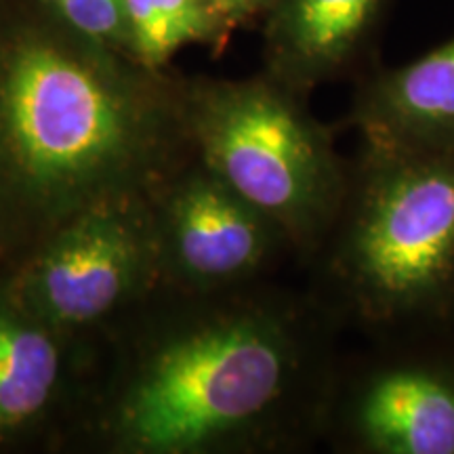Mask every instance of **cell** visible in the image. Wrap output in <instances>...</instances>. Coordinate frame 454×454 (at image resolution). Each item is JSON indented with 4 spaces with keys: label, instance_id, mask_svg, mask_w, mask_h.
I'll return each mask as SVG.
<instances>
[{
    "label": "cell",
    "instance_id": "1",
    "mask_svg": "<svg viewBox=\"0 0 454 454\" xmlns=\"http://www.w3.org/2000/svg\"><path fill=\"white\" fill-rule=\"evenodd\" d=\"M337 326L316 297H238L194 309L139 362L118 404V438L144 454L322 438L339 371Z\"/></svg>",
    "mask_w": 454,
    "mask_h": 454
},
{
    "label": "cell",
    "instance_id": "2",
    "mask_svg": "<svg viewBox=\"0 0 454 454\" xmlns=\"http://www.w3.org/2000/svg\"><path fill=\"white\" fill-rule=\"evenodd\" d=\"M185 154L184 93L133 87L43 34L0 44V211L55 231L164 184Z\"/></svg>",
    "mask_w": 454,
    "mask_h": 454
},
{
    "label": "cell",
    "instance_id": "3",
    "mask_svg": "<svg viewBox=\"0 0 454 454\" xmlns=\"http://www.w3.org/2000/svg\"><path fill=\"white\" fill-rule=\"evenodd\" d=\"M314 297L381 339L454 320V154L362 139L325 240Z\"/></svg>",
    "mask_w": 454,
    "mask_h": 454
},
{
    "label": "cell",
    "instance_id": "4",
    "mask_svg": "<svg viewBox=\"0 0 454 454\" xmlns=\"http://www.w3.org/2000/svg\"><path fill=\"white\" fill-rule=\"evenodd\" d=\"M192 154L311 259L339 211L348 164L305 95L265 76L184 93Z\"/></svg>",
    "mask_w": 454,
    "mask_h": 454
},
{
    "label": "cell",
    "instance_id": "5",
    "mask_svg": "<svg viewBox=\"0 0 454 454\" xmlns=\"http://www.w3.org/2000/svg\"><path fill=\"white\" fill-rule=\"evenodd\" d=\"M340 366L325 435L356 454H454V351L394 337Z\"/></svg>",
    "mask_w": 454,
    "mask_h": 454
},
{
    "label": "cell",
    "instance_id": "6",
    "mask_svg": "<svg viewBox=\"0 0 454 454\" xmlns=\"http://www.w3.org/2000/svg\"><path fill=\"white\" fill-rule=\"evenodd\" d=\"M158 268L154 215L139 198L110 200L57 227L15 297L53 331L76 328L116 309Z\"/></svg>",
    "mask_w": 454,
    "mask_h": 454
},
{
    "label": "cell",
    "instance_id": "7",
    "mask_svg": "<svg viewBox=\"0 0 454 454\" xmlns=\"http://www.w3.org/2000/svg\"><path fill=\"white\" fill-rule=\"evenodd\" d=\"M154 217L160 268L196 294L234 291L291 248L263 213L198 160L164 181Z\"/></svg>",
    "mask_w": 454,
    "mask_h": 454
},
{
    "label": "cell",
    "instance_id": "8",
    "mask_svg": "<svg viewBox=\"0 0 454 454\" xmlns=\"http://www.w3.org/2000/svg\"><path fill=\"white\" fill-rule=\"evenodd\" d=\"M389 0H274L265 13L270 76L308 95L364 59Z\"/></svg>",
    "mask_w": 454,
    "mask_h": 454
},
{
    "label": "cell",
    "instance_id": "9",
    "mask_svg": "<svg viewBox=\"0 0 454 454\" xmlns=\"http://www.w3.org/2000/svg\"><path fill=\"white\" fill-rule=\"evenodd\" d=\"M349 127L372 144L454 154V38L356 89Z\"/></svg>",
    "mask_w": 454,
    "mask_h": 454
},
{
    "label": "cell",
    "instance_id": "10",
    "mask_svg": "<svg viewBox=\"0 0 454 454\" xmlns=\"http://www.w3.org/2000/svg\"><path fill=\"white\" fill-rule=\"evenodd\" d=\"M59 381L53 328L0 294V431L24 427L44 411Z\"/></svg>",
    "mask_w": 454,
    "mask_h": 454
},
{
    "label": "cell",
    "instance_id": "11",
    "mask_svg": "<svg viewBox=\"0 0 454 454\" xmlns=\"http://www.w3.org/2000/svg\"><path fill=\"white\" fill-rule=\"evenodd\" d=\"M124 43L145 70H160L190 44H221L231 30L211 0H122Z\"/></svg>",
    "mask_w": 454,
    "mask_h": 454
},
{
    "label": "cell",
    "instance_id": "12",
    "mask_svg": "<svg viewBox=\"0 0 454 454\" xmlns=\"http://www.w3.org/2000/svg\"><path fill=\"white\" fill-rule=\"evenodd\" d=\"M78 36L93 44L124 43L122 0H47Z\"/></svg>",
    "mask_w": 454,
    "mask_h": 454
},
{
    "label": "cell",
    "instance_id": "13",
    "mask_svg": "<svg viewBox=\"0 0 454 454\" xmlns=\"http://www.w3.org/2000/svg\"><path fill=\"white\" fill-rule=\"evenodd\" d=\"M211 4L223 20V24L234 30V27L268 13L274 0H211Z\"/></svg>",
    "mask_w": 454,
    "mask_h": 454
}]
</instances>
